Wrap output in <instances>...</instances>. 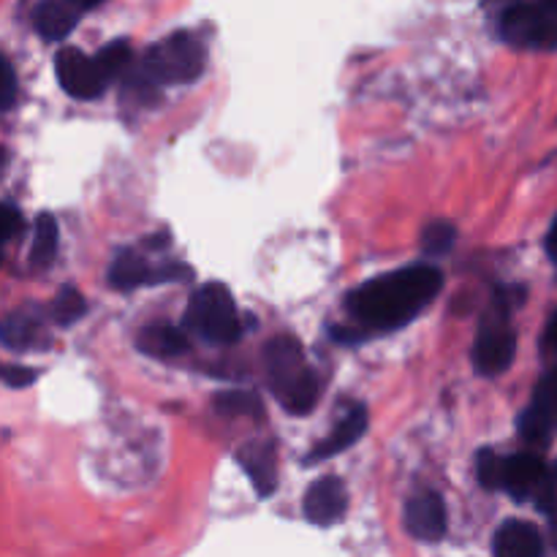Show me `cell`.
Instances as JSON below:
<instances>
[{
    "mask_svg": "<svg viewBox=\"0 0 557 557\" xmlns=\"http://www.w3.org/2000/svg\"><path fill=\"white\" fill-rule=\"evenodd\" d=\"M441 286L444 275L435 267H403L354 288L346 297V310L364 332L400 330L413 315L422 313Z\"/></svg>",
    "mask_w": 557,
    "mask_h": 557,
    "instance_id": "6da1fadb",
    "label": "cell"
},
{
    "mask_svg": "<svg viewBox=\"0 0 557 557\" xmlns=\"http://www.w3.org/2000/svg\"><path fill=\"white\" fill-rule=\"evenodd\" d=\"M267 384L275 400L294 417H305L319 403V379L305 359L297 337L275 335L264 348Z\"/></svg>",
    "mask_w": 557,
    "mask_h": 557,
    "instance_id": "7a4b0ae2",
    "label": "cell"
},
{
    "mask_svg": "<svg viewBox=\"0 0 557 557\" xmlns=\"http://www.w3.org/2000/svg\"><path fill=\"white\" fill-rule=\"evenodd\" d=\"M207 49L190 33L177 30L152 44L141 58L139 71L150 82L161 85H190L205 74Z\"/></svg>",
    "mask_w": 557,
    "mask_h": 557,
    "instance_id": "3957f363",
    "label": "cell"
},
{
    "mask_svg": "<svg viewBox=\"0 0 557 557\" xmlns=\"http://www.w3.org/2000/svg\"><path fill=\"white\" fill-rule=\"evenodd\" d=\"M185 326L207 343L215 346H232L243 337V321H239L237 305L223 283H205L196 288L185 310Z\"/></svg>",
    "mask_w": 557,
    "mask_h": 557,
    "instance_id": "277c9868",
    "label": "cell"
},
{
    "mask_svg": "<svg viewBox=\"0 0 557 557\" xmlns=\"http://www.w3.org/2000/svg\"><path fill=\"white\" fill-rule=\"evenodd\" d=\"M498 33L522 49L557 47V0L506 5L498 16Z\"/></svg>",
    "mask_w": 557,
    "mask_h": 557,
    "instance_id": "5b68a950",
    "label": "cell"
},
{
    "mask_svg": "<svg viewBox=\"0 0 557 557\" xmlns=\"http://www.w3.org/2000/svg\"><path fill=\"white\" fill-rule=\"evenodd\" d=\"M517 354V335L509 319V305L495 299L484 313L479 335L473 341V368L482 375H500L511 368Z\"/></svg>",
    "mask_w": 557,
    "mask_h": 557,
    "instance_id": "8992f818",
    "label": "cell"
},
{
    "mask_svg": "<svg viewBox=\"0 0 557 557\" xmlns=\"http://www.w3.org/2000/svg\"><path fill=\"white\" fill-rule=\"evenodd\" d=\"M504 490L517 500H542V509L553 511L557 495L547 479V468L531 451H517L504 460Z\"/></svg>",
    "mask_w": 557,
    "mask_h": 557,
    "instance_id": "52a82bcc",
    "label": "cell"
},
{
    "mask_svg": "<svg viewBox=\"0 0 557 557\" xmlns=\"http://www.w3.org/2000/svg\"><path fill=\"white\" fill-rule=\"evenodd\" d=\"M54 76H58V85L71 98H79V101H92L109 85L103 79L101 69L96 65V58H90V54L76 47L58 49V54H54Z\"/></svg>",
    "mask_w": 557,
    "mask_h": 557,
    "instance_id": "ba28073f",
    "label": "cell"
},
{
    "mask_svg": "<svg viewBox=\"0 0 557 557\" xmlns=\"http://www.w3.org/2000/svg\"><path fill=\"white\" fill-rule=\"evenodd\" d=\"M406 528L419 542H441L446 536V506L433 490H422L406 504Z\"/></svg>",
    "mask_w": 557,
    "mask_h": 557,
    "instance_id": "9c48e42d",
    "label": "cell"
},
{
    "mask_svg": "<svg viewBox=\"0 0 557 557\" xmlns=\"http://www.w3.org/2000/svg\"><path fill=\"white\" fill-rule=\"evenodd\" d=\"M348 509V493L343 487L341 479L324 476L319 482H313L305 493L302 511L313 525H335V522L343 520Z\"/></svg>",
    "mask_w": 557,
    "mask_h": 557,
    "instance_id": "30bf717a",
    "label": "cell"
},
{
    "mask_svg": "<svg viewBox=\"0 0 557 557\" xmlns=\"http://www.w3.org/2000/svg\"><path fill=\"white\" fill-rule=\"evenodd\" d=\"M237 462L248 473L250 484L261 498H270L277 487V451L267 438L248 441L237 449Z\"/></svg>",
    "mask_w": 557,
    "mask_h": 557,
    "instance_id": "8fae6325",
    "label": "cell"
},
{
    "mask_svg": "<svg viewBox=\"0 0 557 557\" xmlns=\"http://www.w3.org/2000/svg\"><path fill=\"white\" fill-rule=\"evenodd\" d=\"M364 430H368V408H364L362 403H354V406H348L346 411H343V417L337 419L332 433L326 435L319 446L310 449L308 460L305 462L313 466V462L326 460V457H335L337 451H346L348 446H354L359 438H362Z\"/></svg>",
    "mask_w": 557,
    "mask_h": 557,
    "instance_id": "7c38bea8",
    "label": "cell"
},
{
    "mask_svg": "<svg viewBox=\"0 0 557 557\" xmlns=\"http://www.w3.org/2000/svg\"><path fill=\"white\" fill-rule=\"evenodd\" d=\"M85 3H71V0H44V3L33 5L30 22L36 33L47 41H63L79 22Z\"/></svg>",
    "mask_w": 557,
    "mask_h": 557,
    "instance_id": "4fadbf2b",
    "label": "cell"
},
{
    "mask_svg": "<svg viewBox=\"0 0 557 557\" xmlns=\"http://www.w3.org/2000/svg\"><path fill=\"white\" fill-rule=\"evenodd\" d=\"M0 337L11 351H38V348H47L52 343L44 319L33 310H16V313L5 315Z\"/></svg>",
    "mask_w": 557,
    "mask_h": 557,
    "instance_id": "5bb4252c",
    "label": "cell"
},
{
    "mask_svg": "<svg viewBox=\"0 0 557 557\" xmlns=\"http://www.w3.org/2000/svg\"><path fill=\"white\" fill-rule=\"evenodd\" d=\"M544 539L533 522L506 520L495 531L493 555L495 557H542Z\"/></svg>",
    "mask_w": 557,
    "mask_h": 557,
    "instance_id": "9a60e30c",
    "label": "cell"
},
{
    "mask_svg": "<svg viewBox=\"0 0 557 557\" xmlns=\"http://www.w3.org/2000/svg\"><path fill=\"white\" fill-rule=\"evenodd\" d=\"M136 348L147 357L172 359L188 351V335L172 321H150L136 335Z\"/></svg>",
    "mask_w": 557,
    "mask_h": 557,
    "instance_id": "2e32d148",
    "label": "cell"
},
{
    "mask_svg": "<svg viewBox=\"0 0 557 557\" xmlns=\"http://www.w3.org/2000/svg\"><path fill=\"white\" fill-rule=\"evenodd\" d=\"M109 286L117 292H134L139 286H158V270H152L145 261V256L134 250H123L114 256L109 267Z\"/></svg>",
    "mask_w": 557,
    "mask_h": 557,
    "instance_id": "e0dca14e",
    "label": "cell"
},
{
    "mask_svg": "<svg viewBox=\"0 0 557 557\" xmlns=\"http://www.w3.org/2000/svg\"><path fill=\"white\" fill-rule=\"evenodd\" d=\"M58 221H54L49 212H41L36 218V226H33V243H30V256H27V264L30 270H49L58 256Z\"/></svg>",
    "mask_w": 557,
    "mask_h": 557,
    "instance_id": "ac0fdd59",
    "label": "cell"
},
{
    "mask_svg": "<svg viewBox=\"0 0 557 557\" xmlns=\"http://www.w3.org/2000/svg\"><path fill=\"white\" fill-rule=\"evenodd\" d=\"M215 411L221 417H261L264 413V403L256 392L250 389H228L212 400Z\"/></svg>",
    "mask_w": 557,
    "mask_h": 557,
    "instance_id": "d6986e66",
    "label": "cell"
},
{
    "mask_svg": "<svg viewBox=\"0 0 557 557\" xmlns=\"http://www.w3.org/2000/svg\"><path fill=\"white\" fill-rule=\"evenodd\" d=\"M92 58H96V65L101 69L103 79H120V76H125V71H128L131 65V47L128 41H112L107 44V47L98 49Z\"/></svg>",
    "mask_w": 557,
    "mask_h": 557,
    "instance_id": "ffe728a7",
    "label": "cell"
},
{
    "mask_svg": "<svg viewBox=\"0 0 557 557\" xmlns=\"http://www.w3.org/2000/svg\"><path fill=\"white\" fill-rule=\"evenodd\" d=\"M85 313H87V299L82 297L76 288H71V286L60 288L58 297H54V302H52L54 324L71 326V324H76V321H79Z\"/></svg>",
    "mask_w": 557,
    "mask_h": 557,
    "instance_id": "44dd1931",
    "label": "cell"
},
{
    "mask_svg": "<svg viewBox=\"0 0 557 557\" xmlns=\"http://www.w3.org/2000/svg\"><path fill=\"white\" fill-rule=\"evenodd\" d=\"M457 232L449 221H433L428 228L422 232V250L424 256L435 259V256H446L455 245Z\"/></svg>",
    "mask_w": 557,
    "mask_h": 557,
    "instance_id": "7402d4cb",
    "label": "cell"
},
{
    "mask_svg": "<svg viewBox=\"0 0 557 557\" xmlns=\"http://www.w3.org/2000/svg\"><path fill=\"white\" fill-rule=\"evenodd\" d=\"M476 476L482 487H504V460L493 449H482L476 455Z\"/></svg>",
    "mask_w": 557,
    "mask_h": 557,
    "instance_id": "603a6c76",
    "label": "cell"
},
{
    "mask_svg": "<svg viewBox=\"0 0 557 557\" xmlns=\"http://www.w3.org/2000/svg\"><path fill=\"white\" fill-rule=\"evenodd\" d=\"M531 406H536L539 411L547 413V417L555 422V419H557V370H555V373H549L547 379L539 384L536 397H533Z\"/></svg>",
    "mask_w": 557,
    "mask_h": 557,
    "instance_id": "cb8c5ba5",
    "label": "cell"
},
{
    "mask_svg": "<svg viewBox=\"0 0 557 557\" xmlns=\"http://www.w3.org/2000/svg\"><path fill=\"white\" fill-rule=\"evenodd\" d=\"M0 109L3 112H9L11 107H14V98H16V76H14V69H11L9 60H0Z\"/></svg>",
    "mask_w": 557,
    "mask_h": 557,
    "instance_id": "d4e9b609",
    "label": "cell"
},
{
    "mask_svg": "<svg viewBox=\"0 0 557 557\" xmlns=\"http://www.w3.org/2000/svg\"><path fill=\"white\" fill-rule=\"evenodd\" d=\"M36 381V370L33 368H20V364H5L3 368V384L11 389H20V386H30Z\"/></svg>",
    "mask_w": 557,
    "mask_h": 557,
    "instance_id": "484cf974",
    "label": "cell"
},
{
    "mask_svg": "<svg viewBox=\"0 0 557 557\" xmlns=\"http://www.w3.org/2000/svg\"><path fill=\"white\" fill-rule=\"evenodd\" d=\"M20 228H22L20 210H16L11 201H5V205H3V234H0V237H3V243H11V239H14V234L20 232Z\"/></svg>",
    "mask_w": 557,
    "mask_h": 557,
    "instance_id": "4316f807",
    "label": "cell"
},
{
    "mask_svg": "<svg viewBox=\"0 0 557 557\" xmlns=\"http://www.w3.org/2000/svg\"><path fill=\"white\" fill-rule=\"evenodd\" d=\"M547 253H549V259L557 261V218H555L553 228H549V234H547Z\"/></svg>",
    "mask_w": 557,
    "mask_h": 557,
    "instance_id": "83f0119b",
    "label": "cell"
},
{
    "mask_svg": "<svg viewBox=\"0 0 557 557\" xmlns=\"http://www.w3.org/2000/svg\"><path fill=\"white\" fill-rule=\"evenodd\" d=\"M549 343H553V346L557 348V313H555L553 324H549Z\"/></svg>",
    "mask_w": 557,
    "mask_h": 557,
    "instance_id": "f1b7e54d",
    "label": "cell"
},
{
    "mask_svg": "<svg viewBox=\"0 0 557 557\" xmlns=\"http://www.w3.org/2000/svg\"><path fill=\"white\" fill-rule=\"evenodd\" d=\"M549 515H553V536H555V547H557V504L553 506V511H549Z\"/></svg>",
    "mask_w": 557,
    "mask_h": 557,
    "instance_id": "f546056e",
    "label": "cell"
}]
</instances>
